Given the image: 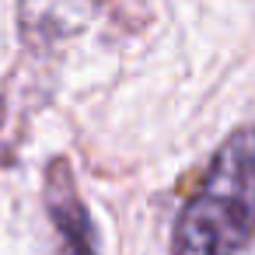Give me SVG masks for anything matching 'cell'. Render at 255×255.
<instances>
[{"label":"cell","mask_w":255,"mask_h":255,"mask_svg":"<svg viewBox=\"0 0 255 255\" xmlns=\"http://www.w3.org/2000/svg\"><path fill=\"white\" fill-rule=\"evenodd\" d=\"M255 238V126L234 129L213 154L175 220L171 255H238Z\"/></svg>","instance_id":"obj_1"},{"label":"cell","mask_w":255,"mask_h":255,"mask_svg":"<svg viewBox=\"0 0 255 255\" xmlns=\"http://www.w3.org/2000/svg\"><path fill=\"white\" fill-rule=\"evenodd\" d=\"M46 213L53 220L56 255H98L88 206L81 203L77 185L70 178V168L63 161L49 164V175H46Z\"/></svg>","instance_id":"obj_2"}]
</instances>
